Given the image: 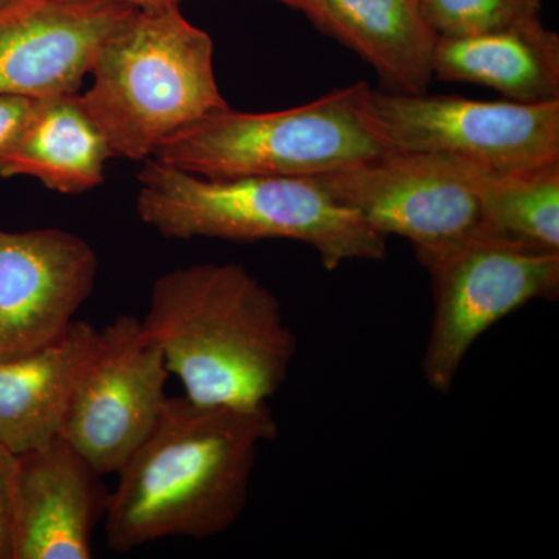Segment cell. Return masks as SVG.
I'll return each mask as SVG.
<instances>
[{
    "mask_svg": "<svg viewBox=\"0 0 559 559\" xmlns=\"http://www.w3.org/2000/svg\"><path fill=\"white\" fill-rule=\"evenodd\" d=\"M278 425L267 404H201L168 399L150 436L121 466L105 514L110 550L156 540L209 539L245 511L260 448Z\"/></svg>",
    "mask_w": 559,
    "mask_h": 559,
    "instance_id": "6da1fadb",
    "label": "cell"
},
{
    "mask_svg": "<svg viewBox=\"0 0 559 559\" xmlns=\"http://www.w3.org/2000/svg\"><path fill=\"white\" fill-rule=\"evenodd\" d=\"M142 323L187 399L201 404H267L296 358L297 336L282 304L240 263L160 275Z\"/></svg>",
    "mask_w": 559,
    "mask_h": 559,
    "instance_id": "7a4b0ae2",
    "label": "cell"
},
{
    "mask_svg": "<svg viewBox=\"0 0 559 559\" xmlns=\"http://www.w3.org/2000/svg\"><path fill=\"white\" fill-rule=\"evenodd\" d=\"M143 162L139 218L168 240L299 241L326 271L388 255V237L311 178L207 179L153 157Z\"/></svg>",
    "mask_w": 559,
    "mask_h": 559,
    "instance_id": "3957f363",
    "label": "cell"
},
{
    "mask_svg": "<svg viewBox=\"0 0 559 559\" xmlns=\"http://www.w3.org/2000/svg\"><path fill=\"white\" fill-rule=\"evenodd\" d=\"M80 102L112 157L146 160L165 140L229 108L213 66V39L178 2L138 7L91 70Z\"/></svg>",
    "mask_w": 559,
    "mask_h": 559,
    "instance_id": "277c9868",
    "label": "cell"
},
{
    "mask_svg": "<svg viewBox=\"0 0 559 559\" xmlns=\"http://www.w3.org/2000/svg\"><path fill=\"white\" fill-rule=\"evenodd\" d=\"M396 153L356 83L297 108L221 109L171 135L153 159L207 179L314 178Z\"/></svg>",
    "mask_w": 559,
    "mask_h": 559,
    "instance_id": "5b68a950",
    "label": "cell"
},
{
    "mask_svg": "<svg viewBox=\"0 0 559 559\" xmlns=\"http://www.w3.org/2000/svg\"><path fill=\"white\" fill-rule=\"evenodd\" d=\"M429 272L433 319L423 358L429 388L448 393L481 334L530 301L559 290V252L509 237L481 223L444 245L415 249Z\"/></svg>",
    "mask_w": 559,
    "mask_h": 559,
    "instance_id": "8992f818",
    "label": "cell"
},
{
    "mask_svg": "<svg viewBox=\"0 0 559 559\" xmlns=\"http://www.w3.org/2000/svg\"><path fill=\"white\" fill-rule=\"evenodd\" d=\"M373 109L396 151L447 154L498 171L559 164V100L528 105L373 91Z\"/></svg>",
    "mask_w": 559,
    "mask_h": 559,
    "instance_id": "52a82bcc",
    "label": "cell"
},
{
    "mask_svg": "<svg viewBox=\"0 0 559 559\" xmlns=\"http://www.w3.org/2000/svg\"><path fill=\"white\" fill-rule=\"evenodd\" d=\"M170 370L142 320L119 316L98 330L70 400L61 437L92 468L119 473L156 426Z\"/></svg>",
    "mask_w": 559,
    "mask_h": 559,
    "instance_id": "ba28073f",
    "label": "cell"
},
{
    "mask_svg": "<svg viewBox=\"0 0 559 559\" xmlns=\"http://www.w3.org/2000/svg\"><path fill=\"white\" fill-rule=\"evenodd\" d=\"M311 179L374 230L407 238L414 249L444 245L481 224L476 194L447 154L396 151Z\"/></svg>",
    "mask_w": 559,
    "mask_h": 559,
    "instance_id": "9c48e42d",
    "label": "cell"
},
{
    "mask_svg": "<svg viewBox=\"0 0 559 559\" xmlns=\"http://www.w3.org/2000/svg\"><path fill=\"white\" fill-rule=\"evenodd\" d=\"M97 272V253L72 231L0 229V360L61 337L94 293Z\"/></svg>",
    "mask_w": 559,
    "mask_h": 559,
    "instance_id": "30bf717a",
    "label": "cell"
},
{
    "mask_svg": "<svg viewBox=\"0 0 559 559\" xmlns=\"http://www.w3.org/2000/svg\"><path fill=\"white\" fill-rule=\"evenodd\" d=\"M135 9L110 0H20L0 11V95L80 94L103 47Z\"/></svg>",
    "mask_w": 559,
    "mask_h": 559,
    "instance_id": "8fae6325",
    "label": "cell"
},
{
    "mask_svg": "<svg viewBox=\"0 0 559 559\" xmlns=\"http://www.w3.org/2000/svg\"><path fill=\"white\" fill-rule=\"evenodd\" d=\"M90 462L58 437L17 455L13 559H90L110 495Z\"/></svg>",
    "mask_w": 559,
    "mask_h": 559,
    "instance_id": "7c38bea8",
    "label": "cell"
},
{
    "mask_svg": "<svg viewBox=\"0 0 559 559\" xmlns=\"http://www.w3.org/2000/svg\"><path fill=\"white\" fill-rule=\"evenodd\" d=\"M301 13L369 62L392 92H428L439 36L418 0H304Z\"/></svg>",
    "mask_w": 559,
    "mask_h": 559,
    "instance_id": "4fadbf2b",
    "label": "cell"
},
{
    "mask_svg": "<svg viewBox=\"0 0 559 559\" xmlns=\"http://www.w3.org/2000/svg\"><path fill=\"white\" fill-rule=\"evenodd\" d=\"M97 334L90 323L75 320L46 347L0 360V447L17 457L61 437Z\"/></svg>",
    "mask_w": 559,
    "mask_h": 559,
    "instance_id": "5bb4252c",
    "label": "cell"
},
{
    "mask_svg": "<svg viewBox=\"0 0 559 559\" xmlns=\"http://www.w3.org/2000/svg\"><path fill=\"white\" fill-rule=\"evenodd\" d=\"M433 79L491 87L511 102L559 100V38L543 21L511 31L437 39Z\"/></svg>",
    "mask_w": 559,
    "mask_h": 559,
    "instance_id": "9a60e30c",
    "label": "cell"
},
{
    "mask_svg": "<svg viewBox=\"0 0 559 559\" xmlns=\"http://www.w3.org/2000/svg\"><path fill=\"white\" fill-rule=\"evenodd\" d=\"M109 159L108 140L80 94L61 95L33 102L31 119L0 164V176H28L57 193L81 194L105 182Z\"/></svg>",
    "mask_w": 559,
    "mask_h": 559,
    "instance_id": "2e32d148",
    "label": "cell"
},
{
    "mask_svg": "<svg viewBox=\"0 0 559 559\" xmlns=\"http://www.w3.org/2000/svg\"><path fill=\"white\" fill-rule=\"evenodd\" d=\"M457 160L479 202L481 223L535 248L559 252V164L498 171Z\"/></svg>",
    "mask_w": 559,
    "mask_h": 559,
    "instance_id": "e0dca14e",
    "label": "cell"
},
{
    "mask_svg": "<svg viewBox=\"0 0 559 559\" xmlns=\"http://www.w3.org/2000/svg\"><path fill=\"white\" fill-rule=\"evenodd\" d=\"M440 38L511 31L540 22L543 0H418Z\"/></svg>",
    "mask_w": 559,
    "mask_h": 559,
    "instance_id": "ac0fdd59",
    "label": "cell"
},
{
    "mask_svg": "<svg viewBox=\"0 0 559 559\" xmlns=\"http://www.w3.org/2000/svg\"><path fill=\"white\" fill-rule=\"evenodd\" d=\"M17 457L0 447V559H13V500Z\"/></svg>",
    "mask_w": 559,
    "mask_h": 559,
    "instance_id": "d6986e66",
    "label": "cell"
},
{
    "mask_svg": "<svg viewBox=\"0 0 559 559\" xmlns=\"http://www.w3.org/2000/svg\"><path fill=\"white\" fill-rule=\"evenodd\" d=\"M33 102L31 98L0 95V164L16 145L31 119Z\"/></svg>",
    "mask_w": 559,
    "mask_h": 559,
    "instance_id": "ffe728a7",
    "label": "cell"
},
{
    "mask_svg": "<svg viewBox=\"0 0 559 559\" xmlns=\"http://www.w3.org/2000/svg\"><path fill=\"white\" fill-rule=\"evenodd\" d=\"M110 2L130 3V5L142 7L157 2H179V0H110ZM275 2L283 3V5L294 10L301 11V9H304V0H275Z\"/></svg>",
    "mask_w": 559,
    "mask_h": 559,
    "instance_id": "44dd1931",
    "label": "cell"
},
{
    "mask_svg": "<svg viewBox=\"0 0 559 559\" xmlns=\"http://www.w3.org/2000/svg\"><path fill=\"white\" fill-rule=\"evenodd\" d=\"M16 2H20V0H0V11L9 9V7Z\"/></svg>",
    "mask_w": 559,
    "mask_h": 559,
    "instance_id": "7402d4cb",
    "label": "cell"
}]
</instances>
